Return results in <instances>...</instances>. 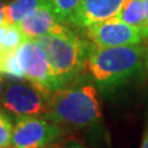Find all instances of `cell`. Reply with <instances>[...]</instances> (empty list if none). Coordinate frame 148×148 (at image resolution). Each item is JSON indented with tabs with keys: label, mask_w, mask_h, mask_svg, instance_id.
I'll return each mask as SVG.
<instances>
[{
	"label": "cell",
	"mask_w": 148,
	"mask_h": 148,
	"mask_svg": "<svg viewBox=\"0 0 148 148\" xmlns=\"http://www.w3.org/2000/svg\"><path fill=\"white\" fill-rule=\"evenodd\" d=\"M4 89H5V82L0 75V103H1V99H3V94H4Z\"/></svg>",
	"instance_id": "e0dca14e"
},
{
	"label": "cell",
	"mask_w": 148,
	"mask_h": 148,
	"mask_svg": "<svg viewBox=\"0 0 148 148\" xmlns=\"http://www.w3.org/2000/svg\"><path fill=\"white\" fill-rule=\"evenodd\" d=\"M66 148H86V147H84L83 145H80V143H77V142H71V143H69V145H68Z\"/></svg>",
	"instance_id": "d6986e66"
},
{
	"label": "cell",
	"mask_w": 148,
	"mask_h": 148,
	"mask_svg": "<svg viewBox=\"0 0 148 148\" xmlns=\"http://www.w3.org/2000/svg\"><path fill=\"white\" fill-rule=\"evenodd\" d=\"M48 59L56 89L72 84L85 72V63L92 46L72 31L36 38Z\"/></svg>",
	"instance_id": "3957f363"
},
{
	"label": "cell",
	"mask_w": 148,
	"mask_h": 148,
	"mask_svg": "<svg viewBox=\"0 0 148 148\" xmlns=\"http://www.w3.org/2000/svg\"><path fill=\"white\" fill-rule=\"evenodd\" d=\"M147 47L142 43L99 48L92 46L85 63V73L101 90L122 85L145 67Z\"/></svg>",
	"instance_id": "6da1fadb"
},
{
	"label": "cell",
	"mask_w": 148,
	"mask_h": 148,
	"mask_svg": "<svg viewBox=\"0 0 148 148\" xmlns=\"http://www.w3.org/2000/svg\"><path fill=\"white\" fill-rule=\"evenodd\" d=\"M145 6H146V26H145V35H146V38H148V0H145Z\"/></svg>",
	"instance_id": "2e32d148"
},
{
	"label": "cell",
	"mask_w": 148,
	"mask_h": 148,
	"mask_svg": "<svg viewBox=\"0 0 148 148\" xmlns=\"http://www.w3.org/2000/svg\"><path fill=\"white\" fill-rule=\"evenodd\" d=\"M101 110L96 88L91 84H68L49 94L47 119L69 127H89L99 122Z\"/></svg>",
	"instance_id": "7a4b0ae2"
},
{
	"label": "cell",
	"mask_w": 148,
	"mask_h": 148,
	"mask_svg": "<svg viewBox=\"0 0 148 148\" xmlns=\"http://www.w3.org/2000/svg\"><path fill=\"white\" fill-rule=\"evenodd\" d=\"M15 53L25 79L38 86L45 92L51 94V91L56 89L54 80L46 53L36 40L26 38Z\"/></svg>",
	"instance_id": "52a82bcc"
},
{
	"label": "cell",
	"mask_w": 148,
	"mask_h": 148,
	"mask_svg": "<svg viewBox=\"0 0 148 148\" xmlns=\"http://www.w3.org/2000/svg\"><path fill=\"white\" fill-rule=\"evenodd\" d=\"M117 18L126 24L138 27L145 32L146 26V6L145 0H125L121 10L116 15Z\"/></svg>",
	"instance_id": "7c38bea8"
},
{
	"label": "cell",
	"mask_w": 148,
	"mask_h": 148,
	"mask_svg": "<svg viewBox=\"0 0 148 148\" xmlns=\"http://www.w3.org/2000/svg\"><path fill=\"white\" fill-rule=\"evenodd\" d=\"M80 1L82 0H46V4L62 22L71 24V20L79 8Z\"/></svg>",
	"instance_id": "4fadbf2b"
},
{
	"label": "cell",
	"mask_w": 148,
	"mask_h": 148,
	"mask_svg": "<svg viewBox=\"0 0 148 148\" xmlns=\"http://www.w3.org/2000/svg\"><path fill=\"white\" fill-rule=\"evenodd\" d=\"M0 148H3V147H0Z\"/></svg>",
	"instance_id": "7402d4cb"
},
{
	"label": "cell",
	"mask_w": 148,
	"mask_h": 148,
	"mask_svg": "<svg viewBox=\"0 0 148 148\" xmlns=\"http://www.w3.org/2000/svg\"><path fill=\"white\" fill-rule=\"evenodd\" d=\"M123 3L125 0H82L71 24L86 29L94 24L109 20L117 15Z\"/></svg>",
	"instance_id": "ba28073f"
},
{
	"label": "cell",
	"mask_w": 148,
	"mask_h": 148,
	"mask_svg": "<svg viewBox=\"0 0 148 148\" xmlns=\"http://www.w3.org/2000/svg\"><path fill=\"white\" fill-rule=\"evenodd\" d=\"M141 148H148V128L143 136V140H142V145H141Z\"/></svg>",
	"instance_id": "ac0fdd59"
},
{
	"label": "cell",
	"mask_w": 148,
	"mask_h": 148,
	"mask_svg": "<svg viewBox=\"0 0 148 148\" xmlns=\"http://www.w3.org/2000/svg\"><path fill=\"white\" fill-rule=\"evenodd\" d=\"M46 4V0H10L6 5V22L18 25Z\"/></svg>",
	"instance_id": "8fae6325"
},
{
	"label": "cell",
	"mask_w": 148,
	"mask_h": 148,
	"mask_svg": "<svg viewBox=\"0 0 148 148\" xmlns=\"http://www.w3.org/2000/svg\"><path fill=\"white\" fill-rule=\"evenodd\" d=\"M18 26L27 38L31 40H36L46 35H58L71 31L66 24H63L57 15L51 10L48 5L40 8L32 15L21 21Z\"/></svg>",
	"instance_id": "9c48e42d"
},
{
	"label": "cell",
	"mask_w": 148,
	"mask_h": 148,
	"mask_svg": "<svg viewBox=\"0 0 148 148\" xmlns=\"http://www.w3.org/2000/svg\"><path fill=\"white\" fill-rule=\"evenodd\" d=\"M0 105L17 117L43 116L49 112V94L26 79L5 82Z\"/></svg>",
	"instance_id": "277c9868"
},
{
	"label": "cell",
	"mask_w": 148,
	"mask_h": 148,
	"mask_svg": "<svg viewBox=\"0 0 148 148\" xmlns=\"http://www.w3.org/2000/svg\"><path fill=\"white\" fill-rule=\"evenodd\" d=\"M62 136L61 125L43 116L17 117L10 148H43Z\"/></svg>",
	"instance_id": "5b68a950"
},
{
	"label": "cell",
	"mask_w": 148,
	"mask_h": 148,
	"mask_svg": "<svg viewBox=\"0 0 148 148\" xmlns=\"http://www.w3.org/2000/svg\"><path fill=\"white\" fill-rule=\"evenodd\" d=\"M43 148H62V147L56 146V145H49V146H47V147H43Z\"/></svg>",
	"instance_id": "44dd1931"
},
{
	"label": "cell",
	"mask_w": 148,
	"mask_h": 148,
	"mask_svg": "<svg viewBox=\"0 0 148 148\" xmlns=\"http://www.w3.org/2000/svg\"><path fill=\"white\" fill-rule=\"evenodd\" d=\"M26 38L18 25L4 24L0 26V63L6 56L16 52Z\"/></svg>",
	"instance_id": "30bf717a"
},
{
	"label": "cell",
	"mask_w": 148,
	"mask_h": 148,
	"mask_svg": "<svg viewBox=\"0 0 148 148\" xmlns=\"http://www.w3.org/2000/svg\"><path fill=\"white\" fill-rule=\"evenodd\" d=\"M14 126L10 117L5 112L0 111V147L8 148L10 147L11 136H12Z\"/></svg>",
	"instance_id": "5bb4252c"
},
{
	"label": "cell",
	"mask_w": 148,
	"mask_h": 148,
	"mask_svg": "<svg viewBox=\"0 0 148 148\" xmlns=\"http://www.w3.org/2000/svg\"><path fill=\"white\" fill-rule=\"evenodd\" d=\"M86 36L95 47H117L142 43L146 35L143 30L121 21L116 16L86 27Z\"/></svg>",
	"instance_id": "8992f818"
},
{
	"label": "cell",
	"mask_w": 148,
	"mask_h": 148,
	"mask_svg": "<svg viewBox=\"0 0 148 148\" xmlns=\"http://www.w3.org/2000/svg\"><path fill=\"white\" fill-rule=\"evenodd\" d=\"M145 67L148 71V48H147V53H146V61H145Z\"/></svg>",
	"instance_id": "ffe728a7"
},
{
	"label": "cell",
	"mask_w": 148,
	"mask_h": 148,
	"mask_svg": "<svg viewBox=\"0 0 148 148\" xmlns=\"http://www.w3.org/2000/svg\"><path fill=\"white\" fill-rule=\"evenodd\" d=\"M6 5L8 1L6 0H0V26L6 22Z\"/></svg>",
	"instance_id": "9a60e30c"
}]
</instances>
